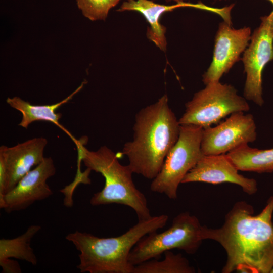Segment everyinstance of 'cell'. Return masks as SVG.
<instances>
[{
    "label": "cell",
    "instance_id": "44dd1931",
    "mask_svg": "<svg viewBox=\"0 0 273 273\" xmlns=\"http://www.w3.org/2000/svg\"><path fill=\"white\" fill-rule=\"evenodd\" d=\"M261 18L267 22L269 25L270 31L273 34V11L269 15L263 17Z\"/></svg>",
    "mask_w": 273,
    "mask_h": 273
},
{
    "label": "cell",
    "instance_id": "3957f363",
    "mask_svg": "<svg viewBox=\"0 0 273 273\" xmlns=\"http://www.w3.org/2000/svg\"><path fill=\"white\" fill-rule=\"evenodd\" d=\"M168 220L165 214L151 216L115 237L100 238L76 231L65 239L80 252L77 268L80 272L133 273L134 266L128 259L131 250L143 237L163 228Z\"/></svg>",
    "mask_w": 273,
    "mask_h": 273
},
{
    "label": "cell",
    "instance_id": "ba28073f",
    "mask_svg": "<svg viewBox=\"0 0 273 273\" xmlns=\"http://www.w3.org/2000/svg\"><path fill=\"white\" fill-rule=\"evenodd\" d=\"M256 138V126L253 115L237 112L214 127L203 128L201 150L204 155L226 154L254 142Z\"/></svg>",
    "mask_w": 273,
    "mask_h": 273
},
{
    "label": "cell",
    "instance_id": "6da1fadb",
    "mask_svg": "<svg viewBox=\"0 0 273 273\" xmlns=\"http://www.w3.org/2000/svg\"><path fill=\"white\" fill-rule=\"evenodd\" d=\"M254 213L252 205L238 201L221 227L204 225V239L216 241L226 253L222 273L273 272V196L260 213Z\"/></svg>",
    "mask_w": 273,
    "mask_h": 273
},
{
    "label": "cell",
    "instance_id": "277c9868",
    "mask_svg": "<svg viewBox=\"0 0 273 273\" xmlns=\"http://www.w3.org/2000/svg\"><path fill=\"white\" fill-rule=\"evenodd\" d=\"M76 146L79 161L87 169L100 173L105 178L102 190L90 199L92 206L121 204L132 209L139 220L151 216L146 197L134 185L133 172L128 164H121L117 154L106 146L95 151L86 149L81 140Z\"/></svg>",
    "mask_w": 273,
    "mask_h": 273
},
{
    "label": "cell",
    "instance_id": "e0dca14e",
    "mask_svg": "<svg viewBox=\"0 0 273 273\" xmlns=\"http://www.w3.org/2000/svg\"><path fill=\"white\" fill-rule=\"evenodd\" d=\"M41 229V226L39 225H32L29 226L24 233L16 238L1 239L0 262L14 258L36 265L37 259L30 246V242Z\"/></svg>",
    "mask_w": 273,
    "mask_h": 273
},
{
    "label": "cell",
    "instance_id": "8fae6325",
    "mask_svg": "<svg viewBox=\"0 0 273 273\" xmlns=\"http://www.w3.org/2000/svg\"><path fill=\"white\" fill-rule=\"evenodd\" d=\"M51 157L42 161L24 176L15 187L0 198V207L7 213L23 210L36 201L47 199L53 191L47 181L56 173Z\"/></svg>",
    "mask_w": 273,
    "mask_h": 273
},
{
    "label": "cell",
    "instance_id": "8992f818",
    "mask_svg": "<svg viewBox=\"0 0 273 273\" xmlns=\"http://www.w3.org/2000/svg\"><path fill=\"white\" fill-rule=\"evenodd\" d=\"M203 128L195 125H180L178 139L168 153L163 166L152 179L151 190L175 200L177 190L186 175L203 155L201 144Z\"/></svg>",
    "mask_w": 273,
    "mask_h": 273
},
{
    "label": "cell",
    "instance_id": "5bb4252c",
    "mask_svg": "<svg viewBox=\"0 0 273 273\" xmlns=\"http://www.w3.org/2000/svg\"><path fill=\"white\" fill-rule=\"evenodd\" d=\"M184 7L203 10H206L207 8V5L201 3L191 4L183 2L172 5H165L157 4L150 0H125L117 11H136L141 13L149 24L147 30L148 38L160 50L165 52L167 47L165 36L166 29L160 23L161 17L166 12Z\"/></svg>",
    "mask_w": 273,
    "mask_h": 273
},
{
    "label": "cell",
    "instance_id": "4fadbf2b",
    "mask_svg": "<svg viewBox=\"0 0 273 273\" xmlns=\"http://www.w3.org/2000/svg\"><path fill=\"white\" fill-rule=\"evenodd\" d=\"M226 154L203 155L183 178L181 183L202 182L212 184L229 183L240 186L248 195L257 191L254 178L244 176Z\"/></svg>",
    "mask_w": 273,
    "mask_h": 273
},
{
    "label": "cell",
    "instance_id": "603a6c76",
    "mask_svg": "<svg viewBox=\"0 0 273 273\" xmlns=\"http://www.w3.org/2000/svg\"><path fill=\"white\" fill-rule=\"evenodd\" d=\"M273 4V0H268Z\"/></svg>",
    "mask_w": 273,
    "mask_h": 273
},
{
    "label": "cell",
    "instance_id": "2e32d148",
    "mask_svg": "<svg viewBox=\"0 0 273 273\" xmlns=\"http://www.w3.org/2000/svg\"><path fill=\"white\" fill-rule=\"evenodd\" d=\"M226 154L239 171L259 173L273 172V148L259 149L246 144Z\"/></svg>",
    "mask_w": 273,
    "mask_h": 273
},
{
    "label": "cell",
    "instance_id": "7c38bea8",
    "mask_svg": "<svg viewBox=\"0 0 273 273\" xmlns=\"http://www.w3.org/2000/svg\"><path fill=\"white\" fill-rule=\"evenodd\" d=\"M224 21L220 23L215 40L212 61L203 75L202 81L206 85L219 81L220 78L229 72L239 60L251 39L249 27L236 29Z\"/></svg>",
    "mask_w": 273,
    "mask_h": 273
},
{
    "label": "cell",
    "instance_id": "52a82bcc",
    "mask_svg": "<svg viewBox=\"0 0 273 273\" xmlns=\"http://www.w3.org/2000/svg\"><path fill=\"white\" fill-rule=\"evenodd\" d=\"M178 120L180 125H195L205 128L220 122L237 112H247L250 106L246 99L237 94L232 85L213 82L196 92L185 105Z\"/></svg>",
    "mask_w": 273,
    "mask_h": 273
},
{
    "label": "cell",
    "instance_id": "30bf717a",
    "mask_svg": "<svg viewBox=\"0 0 273 273\" xmlns=\"http://www.w3.org/2000/svg\"><path fill=\"white\" fill-rule=\"evenodd\" d=\"M260 26L254 32L251 42L245 50L242 61L246 74L244 95L259 106L264 104L262 72L265 65L273 60V34L267 22L261 18Z\"/></svg>",
    "mask_w": 273,
    "mask_h": 273
},
{
    "label": "cell",
    "instance_id": "9c48e42d",
    "mask_svg": "<svg viewBox=\"0 0 273 273\" xmlns=\"http://www.w3.org/2000/svg\"><path fill=\"white\" fill-rule=\"evenodd\" d=\"M48 141L43 137L34 138L8 147H0V197L13 189L19 181L45 157Z\"/></svg>",
    "mask_w": 273,
    "mask_h": 273
},
{
    "label": "cell",
    "instance_id": "7402d4cb",
    "mask_svg": "<svg viewBox=\"0 0 273 273\" xmlns=\"http://www.w3.org/2000/svg\"><path fill=\"white\" fill-rule=\"evenodd\" d=\"M167 2H174L176 3H183L185 2V1L187 0H165Z\"/></svg>",
    "mask_w": 273,
    "mask_h": 273
},
{
    "label": "cell",
    "instance_id": "d6986e66",
    "mask_svg": "<svg viewBox=\"0 0 273 273\" xmlns=\"http://www.w3.org/2000/svg\"><path fill=\"white\" fill-rule=\"evenodd\" d=\"M121 1L76 0V3L84 17L91 21H97L105 20L110 10Z\"/></svg>",
    "mask_w": 273,
    "mask_h": 273
},
{
    "label": "cell",
    "instance_id": "7a4b0ae2",
    "mask_svg": "<svg viewBox=\"0 0 273 273\" xmlns=\"http://www.w3.org/2000/svg\"><path fill=\"white\" fill-rule=\"evenodd\" d=\"M180 127L166 94L142 108L135 115L133 140L126 143L122 151L133 173L153 179L177 142Z\"/></svg>",
    "mask_w": 273,
    "mask_h": 273
},
{
    "label": "cell",
    "instance_id": "ffe728a7",
    "mask_svg": "<svg viewBox=\"0 0 273 273\" xmlns=\"http://www.w3.org/2000/svg\"><path fill=\"white\" fill-rule=\"evenodd\" d=\"M0 266L2 268L3 273H21L22 272L18 263L11 259L0 262Z\"/></svg>",
    "mask_w": 273,
    "mask_h": 273
},
{
    "label": "cell",
    "instance_id": "9a60e30c",
    "mask_svg": "<svg viewBox=\"0 0 273 273\" xmlns=\"http://www.w3.org/2000/svg\"><path fill=\"white\" fill-rule=\"evenodd\" d=\"M85 84L83 82L75 91L62 101L52 104L35 105L26 101L19 97H8L6 102L12 108L19 111L22 114V119L18 125L27 129L29 125L37 121H49L54 123L66 133L74 141L75 144L78 140L65 128L60 123L59 120L62 117L60 113H56V110L62 105L67 103L79 92Z\"/></svg>",
    "mask_w": 273,
    "mask_h": 273
},
{
    "label": "cell",
    "instance_id": "5b68a950",
    "mask_svg": "<svg viewBox=\"0 0 273 273\" xmlns=\"http://www.w3.org/2000/svg\"><path fill=\"white\" fill-rule=\"evenodd\" d=\"M203 227L196 216L187 211L181 212L164 232L156 231L143 237L131 250L129 261L135 266L151 259H159L165 252L173 249L194 254L204 240Z\"/></svg>",
    "mask_w": 273,
    "mask_h": 273
},
{
    "label": "cell",
    "instance_id": "ac0fdd59",
    "mask_svg": "<svg viewBox=\"0 0 273 273\" xmlns=\"http://www.w3.org/2000/svg\"><path fill=\"white\" fill-rule=\"evenodd\" d=\"M162 260L153 259L134 266L133 273H194L195 268L181 254L171 250L164 253Z\"/></svg>",
    "mask_w": 273,
    "mask_h": 273
}]
</instances>
